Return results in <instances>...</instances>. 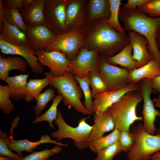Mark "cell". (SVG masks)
<instances>
[{"instance_id":"obj_1","label":"cell","mask_w":160,"mask_h":160,"mask_svg":"<svg viewBox=\"0 0 160 160\" xmlns=\"http://www.w3.org/2000/svg\"><path fill=\"white\" fill-rule=\"evenodd\" d=\"M107 20L87 22L79 31L84 40L83 48L96 50L106 60L121 51L129 43L128 36L109 27Z\"/></svg>"},{"instance_id":"obj_2","label":"cell","mask_w":160,"mask_h":160,"mask_svg":"<svg viewBox=\"0 0 160 160\" xmlns=\"http://www.w3.org/2000/svg\"><path fill=\"white\" fill-rule=\"evenodd\" d=\"M119 17L125 30L135 31L147 39L148 51L160 63V50L156 41L157 34L160 31V17H151L137 8L123 7L120 8Z\"/></svg>"},{"instance_id":"obj_3","label":"cell","mask_w":160,"mask_h":160,"mask_svg":"<svg viewBox=\"0 0 160 160\" xmlns=\"http://www.w3.org/2000/svg\"><path fill=\"white\" fill-rule=\"evenodd\" d=\"M143 100L140 92H129L123 96L117 102L108 108L115 128L120 131H130L131 125L137 121H143V117L138 116L136 108Z\"/></svg>"},{"instance_id":"obj_4","label":"cell","mask_w":160,"mask_h":160,"mask_svg":"<svg viewBox=\"0 0 160 160\" xmlns=\"http://www.w3.org/2000/svg\"><path fill=\"white\" fill-rule=\"evenodd\" d=\"M44 75L49 79V85L56 89L59 94L63 96V102L65 105L69 108L73 107L76 111L84 114L91 115L81 100L83 97L82 91L73 73L67 72L63 76L57 77L46 72Z\"/></svg>"},{"instance_id":"obj_5","label":"cell","mask_w":160,"mask_h":160,"mask_svg":"<svg viewBox=\"0 0 160 160\" xmlns=\"http://www.w3.org/2000/svg\"><path fill=\"white\" fill-rule=\"evenodd\" d=\"M89 118L83 117L78 122V125L72 127L68 124L64 120L61 111L57 112V116L54 123L58 127L57 130L51 134L52 137L56 138L58 141L63 139L70 138L73 140L76 146L78 149L82 150L89 147L90 134L92 128L86 122Z\"/></svg>"},{"instance_id":"obj_6","label":"cell","mask_w":160,"mask_h":160,"mask_svg":"<svg viewBox=\"0 0 160 160\" xmlns=\"http://www.w3.org/2000/svg\"><path fill=\"white\" fill-rule=\"evenodd\" d=\"M135 138L133 146L127 153L128 160H150L152 156L160 151V132L152 135L145 130L140 123L131 128Z\"/></svg>"},{"instance_id":"obj_7","label":"cell","mask_w":160,"mask_h":160,"mask_svg":"<svg viewBox=\"0 0 160 160\" xmlns=\"http://www.w3.org/2000/svg\"><path fill=\"white\" fill-rule=\"evenodd\" d=\"M84 45V37L79 31H68L54 35L48 45L43 50L46 52L59 50L65 54L71 61L76 57Z\"/></svg>"},{"instance_id":"obj_8","label":"cell","mask_w":160,"mask_h":160,"mask_svg":"<svg viewBox=\"0 0 160 160\" xmlns=\"http://www.w3.org/2000/svg\"><path fill=\"white\" fill-rule=\"evenodd\" d=\"M67 0H44V14L46 25L54 35L68 31L66 23Z\"/></svg>"},{"instance_id":"obj_9","label":"cell","mask_w":160,"mask_h":160,"mask_svg":"<svg viewBox=\"0 0 160 160\" xmlns=\"http://www.w3.org/2000/svg\"><path fill=\"white\" fill-rule=\"evenodd\" d=\"M152 79H143L140 82V91L143 101L142 114L143 116V127L145 131L149 134L154 135L156 129L155 122L156 117H160V111L155 108L154 103L151 97L152 93L155 91L151 85Z\"/></svg>"},{"instance_id":"obj_10","label":"cell","mask_w":160,"mask_h":160,"mask_svg":"<svg viewBox=\"0 0 160 160\" xmlns=\"http://www.w3.org/2000/svg\"><path fill=\"white\" fill-rule=\"evenodd\" d=\"M102 60L97 50H89L82 47L76 57L70 61L69 67L74 76L83 79L87 77L90 71L100 70Z\"/></svg>"},{"instance_id":"obj_11","label":"cell","mask_w":160,"mask_h":160,"mask_svg":"<svg viewBox=\"0 0 160 160\" xmlns=\"http://www.w3.org/2000/svg\"><path fill=\"white\" fill-rule=\"evenodd\" d=\"M99 74L108 91L121 89L129 84V71L107 63L102 59Z\"/></svg>"},{"instance_id":"obj_12","label":"cell","mask_w":160,"mask_h":160,"mask_svg":"<svg viewBox=\"0 0 160 160\" xmlns=\"http://www.w3.org/2000/svg\"><path fill=\"white\" fill-rule=\"evenodd\" d=\"M35 51L39 63L43 66L48 67L50 69L49 72L53 76L61 77L67 72L72 73L69 67L70 61L64 53L57 50L49 52L42 49Z\"/></svg>"},{"instance_id":"obj_13","label":"cell","mask_w":160,"mask_h":160,"mask_svg":"<svg viewBox=\"0 0 160 160\" xmlns=\"http://www.w3.org/2000/svg\"><path fill=\"white\" fill-rule=\"evenodd\" d=\"M87 0H67L65 7L66 23L68 31H79L88 20Z\"/></svg>"},{"instance_id":"obj_14","label":"cell","mask_w":160,"mask_h":160,"mask_svg":"<svg viewBox=\"0 0 160 160\" xmlns=\"http://www.w3.org/2000/svg\"><path fill=\"white\" fill-rule=\"evenodd\" d=\"M0 49L3 54L19 55L24 58L32 72L36 74L43 73V66L39 62L35 50L30 45H12L5 41L0 37Z\"/></svg>"},{"instance_id":"obj_15","label":"cell","mask_w":160,"mask_h":160,"mask_svg":"<svg viewBox=\"0 0 160 160\" xmlns=\"http://www.w3.org/2000/svg\"><path fill=\"white\" fill-rule=\"evenodd\" d=\"M139 84H129L123 89L114 91H107L92 97L93 112L95 114L97 112L107 111L109 108L118 101L127 93L131 92H140Z\"/></svg>"},{"instance_id":"obj_16","label":"cell","mask_w":160,"mask_h":160,"mask_svg":"<svg viewBox=\"0 0 160 160\" xmlns=\"http://www.w3.org/2000/svg\"><path fill=\"white\" fill-rule=\"evenodd\" d=\"M128 36L132 47V57L136 62L137 68L144 66L154 59L147 49L148 42L144 37L133 31H128Z\"/></svg>"},{"instance_id":"obj_17","label":"cell","mask_w":160,"mask_h":160,"mask_svg":"<svg viewBox=\"0 0 160 160\" xmlns=\"http://www.w3.org/2000/svg\"><path fill=\"white\" fill-rule=\"evenodd\" d=\"M11 137V141L9 145L8 148L11 151L16 152L20 157L22 156L21 153L23 151L33 153V150L41 144L46 143H51L62 147H68L67 144H65L60 142H57L56 140H52L51 137L47 135H43L39 140L35 142L29 141L26 138L23 140H15L13 136V132H9Z\"/></svg>"},{"instance_id":"obj_18","label":"cell","mask_w":160,"mask_h":160,"mask_svg":"<svg viewBox=\"0 0 160 160\" xmlns=\"http://www.w3.org/2000/svg\"><path fill=\"white\" fill-rule=\"evenodd\" d=\"M27 31L29 44L35 50L45 49L54 35L45 25L27 27Z\"/></svg>"},{"instance_id":"obj_19","label":"cell","mask_w":160,"mask_h":160,"mask_svg":"<svg viewBox=\"0 0 160 160\" xmlns=\"http://www.w3.org/2000/svg\"><path fill=\"white\" fill-rule=\"evenodd\" d=\"M94 124L91 132L89 142H92L103 136L105 132L113 130L115 126L110 113L107 111L95 114Z\"/></svg>"},{"instance_id":"obj_20","label":"cell","mask_w":160,"mask_h":160,"mask_svg":"<svg viewBox=\"0 0 160 160\" xmlns=\"http://www.w3.org/2000/svg\"><path fill=\"white\" fill-rule=\"evenodd\" d=\"M0 37L11 44L30 45L27 35L4 17L0 23Z\"/></svg>"},{"instance_id":"obj_21","label":"cell","mask_w":160,"mask_h":160,"mask_svg":"<svg viewBox=\"0 0 160 160\" xmlns=\"http://www.w3.org/2000/svg\"><path fill=\"white\" fill-rule=\"evenodd\" d=\"M44 0H33L29 6L21 13L27 27L39 25H46L44 14Z\"/></svg>"},{"instance_id":"obj_22","label":"cell","mask_w":160,"mask_h":160,"mask_svg":"<svg viewBox=\"0 0 160 160\" xmlns=\"http://www.w3.org/2000/svg\"><path fill=\"white\" fill-rule=\"evenodd\" d=\"M129 71V84H137L143 79H152L160 76V63L154 58L141 68Z\"/></svg>"},{"instance_id":"obj_23","label":"cell","mask_w":160,"mask_h":160,"mask_svg":"<svg viewBox=\"0 0 160 160\" xmlns=\"http://www.w3.org/2000/svg\"><path fill=\"white\" fill-rule=\"evenodd\" d=\"M87 22L108 20L110 16L109 0H89L87 1Z\"/></svg>"},{"instance_id":"obj_24","label":"cell","mask_w":160,"mask_h":160,"mask_svg":"<svg viewBox=\"0 0 160 160\" xmlns=\"http://www.w3.org/2000/svg\"><path fill=\"white\" fill-rule=\"evenodd\" d=\"M28 65L23 57L17 56H8L6 58L0 56V79L5 81L9 76L10 71L16 70L25 72Z\"/></svg>"},{"instance_id":"obj_25","label":"cell","mask_w":160,"mask_h":160,"mask_svg":"<svg viewBox=\"0 0 160 160\" xmlns=\"http://www.w3.org/2000/svg\"><path fill=\"white\" fill-rule=\"evenodd\" d=\"M29 73L9 76L5 81L11 92L10 98L18 100L25 98Z\"/></svg>"},{"instance_id":"obj_26","label":"cell","mask_w":160,"mask_h":160,"mask_svg":"<svg viewBox=\"0 0 160 160\" xmlns=\"http://www.w3.org/2000/svg\"><path fill=\"white\" fill-rule=\"evenodd\" d=\"M132 47L129 43L121 51L105 60L109 64L114 65H118L129 70L137 68L136 62L132 57Z\"/></svg>"},{"instance_id":"obj_27","label":"cell","mask_w":160,"mask_h":160,"mask_svg":"<svg viewBox=\"0 0 160 160\" xmlns=\"http://www.w3.org/2000/svg\"><path fill=\"white\" fill-rule=\"evenodd\" d=\"M63 97L62 95L58 94L53 99L52 103L48 110L41 115L36 116L32 121L33 123H37L43 121L48 122L49 127L54 129L53 122L57 118V106L59 103L63 100Z\"/></svg>"},{"instance_id":"obj_28","label":"cell","mask_w":160,"mask_h":160,"mask_svg":"<svg viewBox=\"0 0 160 160\" xmlns=\"http://www.w3.org/2000/svg\"><path fill=\"white\" fill-rule=\"evenodd\" d=\"M120 131L115 128L113 131L108 135L103 136L89 142L88 147L92 152L97 154L103 149L118 140Z\"/></svg>"},{"instance_id":"obj_29","label":"cell","mask_w":160,"mask_h":160,"mask_svg":"<svg viewBox=\"0 0 160 160\" xmlns=\"http://www.w3.org/2000/svg\"><path fill=\"white\" fill-rule=\"evenodd\" d=\"M50 81L47 76L41 79H31L27 82L26 95L25 98L27 102H29L35 99L41 93L42 90L49 85Z\"/></svg>"},{"instance_id":"obj_30","label":"cell","mask_w":160,"mask_h":160,"mask_svg":"<svg viewBox=\"0 0 160 160\" xmlns=\"http://www.w3.org/2000/svg\"><path fill=\"white\" fill-rule=\"evenodd\" d=\"M4 17L9 23L17 27L27 35V27L25 25L19 10L16 7L4 6Z\"/></svg>"},{"instance_id":"obj_31","label":"cell","mask_w":160,"mask_h":160,"mask_svg":"<svg viewBox=\"0 0 160 160\" xmlns=\"http://www.w3.org/2000/svg\"><path fill=\"white\" fill-rule=\"evenodd\" d=\"M110 6V16L107 21L108 25L117 31L126 34L125 29L120 25L119 18L121 0H109Z\"/></svg>"},{"instance_id":"obj_32","label":"cell","mask_w":160,"mask_h":160,"mask_svg":"<svg viewBox=\"0 0 160 160\" xmlns=\"http://www.w3.org/2000/svg\"><path fill=\"white\" fill-rule=\"evenodd\" d=\"M87 77L89 84L92 89V97L108 91L105 83L100 76L99 70L95 69L90 71Z\"/></svg>"},{"instance_id":"obj_33","label":"cell","mask_w":160,"mask_h":160,"mask_svg":"<svg viewBox=\"0 0 160 160\" xmlns=\"http://www.w3.org/2000/svg\"><path fill=\"white\" fill-rule=\"evenodd\" d=\"M55 90L50 87L39 94L35 98L36 104L34 108L36 116L40 115L48 103L56 96Z\"/></svg>"},{"instance_id":"obj_34","label":"cell","mask_w":160,"mask_h":160,"mask_svg":"<svg viewBox=\"0 0 160 160\" xmlns=\"http://www.w3.org/2000/svg\"><path fill=\"white\" fill-rule=\"evenodd\" d=\"M76 80L80 85L84 94L85 100L84 102V105L86 109L91 115L93 114V101L92 96L89 85L88 83L87 76L86 78L81 79L74 76Z\"/></svg>"},{"instance_id":"obj_35","label":"cell","mask_w":160,"mask_h":160,"mask_svg":"<svg viewBox=\"0 0 160 160\" xmlns=\"http://www.w3.org/2000/svg\"><path fill=\"white\" fill-rule=\"evenodd\" d=\"M62 146L57 145L52 148L33 152L31 154L20 157L19 160H47L55 154L60 153L62 150Z\"/></svg>"},{"instance_id":"obj_36","label":"cell","mask_w":160,"mask_h":160,"mask_svg":"<svg viewBox=\"0 0 160 160\" xmlns=\"http://www.w3.org/2000/svg\"><path fill=\"white\" fill-rule=\"evenodd\" d=\"M10 90L8 85H0V109L7 114L14 109V105L10 100Z\"/></svg>"},{"instance_id":"obj_37","label":"cell","mask_w":160,"mask_h":160,"mask_svg":"<svg viewBox=\"0 0 160 160\" xmlns=\"http://www.w3.org/2000/svg\"><path fill=\"white\" fill-rule=\"evenodd\" d=\"M11 141V136L0 130V155L7 156L11 159L19 160L20 157L18 154L13 153L8 148Z\"/></svg>"},{"instance_id":"obj_38","label":"cell","mask_w":160,"mask_h":160,"mask_svg":"<svg viewBox=\"0 0 160 160\" xmlns=\"http://www.w3.org/2000/svg\"><path fill=\"white\" fill-rule=\"evenodd\" d=\"M121 151L117 141L101 150L94 160H113L114 157Z\"/></svg>"},{"instance_id":"obj_39","label":"cell","mask_w":160,"mask_h":160,"mask_svg":"<svg viewBox=\"0 0 160 160\" xmlns=\"http://www.w3.org/2000/svg\"><path fill=\"white\" fill-rule=\"evenodd\" d=\"M118 141L122 151L127 153L134 145L135 138L130 131L121 130L120 131Z\"/></svg>"},{"instance_id":"obj_40","label":"cell","mask_w":160,"mask_h":160,"mask_svg":"<svg viewBox=\"0 0 160 160\" xmlns=\"http://www.w3.org/2000/svg\"><path fill=\"white\" fill-rule=\"evenodd\" d=\"M137 9L151 17H160V0H149Z\"/></svg>"},{"instance_id":"obj_41","label":"cell","mask_w":160,"mask_h":160,"mask_svg":"<svg viewBox=\"0 0 160 160\" xmlns=\"http://www.w3.org/2000/svg\"><path fill=\"white\" fill-rule=\"evenodd\" d=\"M8 7H16L21 12L26 8V0H2Z\"/></svg>"},{"instance_id":"obj_42","label":"cell","mask_w":160,"mask_h":160,"mask_svg":"<svg viewBox=\"0 0 160 160\" xmlns=\"http://www.w3.org/2000/svg\"><path fill=\"white\" fill-rule=\"evenodd\" d=\"M149 0H128L123 7L127 9H134L141 6Z\"/></svg>"},{"instance_id":"obj_43","label":"cell","mask_w":160,"mask_h":160,"mask_svg":"<svg viewBox=\"0 0 160 160\" xmlns=\"http://www.w3.org/2000/svg\"><path fill=\"white\" fill-rule=\"evenodd\" d=\"M151 85L153 89L160 95V76L156 77L152 80Z\"/></svg>"},{"instance_id":"obj_44","label":"cell","mask_w":160,"mask_h":160,"mask_svg":"<svg viewBox=\"0 0 160 160\" xmlns=\"http://www.w3.org/2000/svg\"><path fill=\"white\" fill-rule=\"evenodd\" d=\"M153 101L155 104V106L160 110V95H159L157 97L154 98Z\"/></svg>"},{"instance_id":"obj_45","label":"cell","mask_w":160,"mask_h":160,"mask_svg":"<svg viewBox=\"0 0 160 160\" xmlns=\"http://www.w3.org/2000/svg\"><path fill=\"white\" fill-rule=\"evenodd\" d=\"M150 160H160V151L153 154Z\"/></svg>"},{"instance_id":"obj_46","label":"cell","mask_w":160,"mask_h":160,"mask_svg":"<svg viewBox=\"0 0 160 160\" xmlns=\"http://www.w3.org/2000/svg\"><path fill=\"white\" fill-rule=\"evenodd\" d=\"M156 41L158 46L159 48H160V31L157 34Z\"/></svg>"},{"instance_id":"obj_47","label":"cell","mask_w":160,"mask_h":160,"mask_svg":"<svg viewBox=\"0 0 160 160\" xmlns=\"http://www.w3.org/2000/svg\"><path fill=\"white\" fill-rule=\"evenodd\" d=\"M0 160H16L13 159H8L7 158H6L4 157L1 156H0Z\"/></svg>"}]
</instances>
